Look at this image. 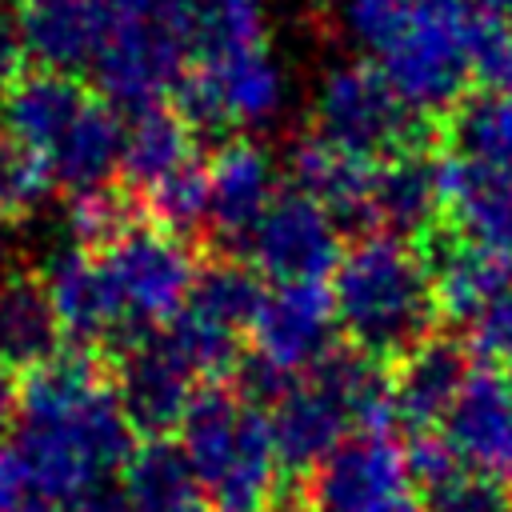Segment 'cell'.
<instances>
[{
    "label": "cell",
    "mask_w": 512,
    "mask_h": 512,
    "mask_svg": "<svg viewBox=\"0 0 512 512\" xmlns=\"http://www.w3.org/2000/svg\"><path fill=\"white\" fill-rule=\"evenodd\" d=\"M372 512H424V500H412V496H392V500H384L380 508H372Z\"/></svg>",
    "instance_id": "obj_42"
},
{
    "label": "cell",
    "mask_w": 512,
    "mask_h": 512,
    "mask_svg": "<svg viewBox=\"0 0 512 512\" xmlns=\"http://www.w3.org/2000/svg\"><path fill=\"white\" fill-rule=\"evenodd\" d=\"M248 260L276 284H324L340 264L336 220L304 192H280L244 240Z\"/></svg>",
    "instance_id": "obj_9"
},
{
    "label": "cell",
    "mask_w": 512,
    "mask_h": 512,
    "mask_svg": "<svg viewBox=\"0 0 512 512\" xmlns=\"http://www.w3.org/2000/svg\"><path fill=\"white\" fill-rule=\"evenodd\" d=\"M60 320L52 312L44 276L32 268H12L0 276V360L8 368H40L60 356Z\"/></svg>",
    "instance_id": "obj_22"
},
{
    "label": "cell",
    "mask_w": 512,
    "mask_h": 512,
    "mask_svg": "<svg viewBox=\"0 0 512 512\" xmlns=\"http://www.w3.org/2000/svg\"><path fill=\"white\" fill-rule=\"evenodd\" d=\"M120 156H124V116L108 100L92 96L88 108L76 116V124L64 132V140L52 148L48 172L56 188H68V196H76L116 184Z\"/></svg>",
    "instance_id": "obj_21"
},
{
    "label": "cell",
    "mask_w": 512,
    "mask_h": 512,
    "mask_svg": "<svg viewBox=\"0 0 512 512\" xmlns=\"http://www.w3.org/2000/svg\"><path fill=\"white\" fill-rule=\"evenodd\" d=\"M464 352L476 356L488 372L492 368L512 372V292L488 300L480 312L464 320Z\"/></svg>",
    "instance_id": "obj_34"
},
{
    "label": "cell",
    "mask_w": 512,
    "mask_h": 512,
    "mask_svg": "<svg viewBox=\"0 0 512 512\" xmlns=\"http://www.w3.org/2000/svg\"><path fill=\"white\" fill-rule=\"evenodd\" d=\"M152 20L192 64H212L268 44L264 0H156Z\"/></svg>",
    "instance_id": "obj_16"
},
{
    "label": "cell",
    "mask_w": 512,
    "mask_h": 512,
    "mask_svg": "<svg viewBox=\"0 0 512 512\" xmlns=\"http://www.w3.org/2000/svg\"><path fill=\"white\" fill-rule=\"evenodd\" d=\"M508 388H512V372H508Z\"/></svg>",
    "instance_id": "obj_44"
},
{
    "label": "cell",
    "mask_w": 512,
    "mask_h": 512,
    "mask_svg": "<svg viewBox=\"0 0 512 512\" xmlns=\"http://www.w3.org/2000/svg\"><path fill=\"white\" fill-rule=\"evenodd\" d=\"M116 500L120 512H212L180 444L172 440H148L128 456Z\"/></svg>",
    "instance_id": "obj_24"
},
{
    "label": "cell",
    "mask_w": 512,
    "mask_h": 512,
    "mask_svg": "<svg viewBox=\"0 0 512 512\" xmlns=\"http://www.w3.org/2000/svg\"><path fill=\"white\" fill-rule=\"evenodd\" d=\"M100 256L108 264V276H112L120 308H124V336L116 344H124L140 332L164 328L188 304V292L200 272L188 240H180L148 220Z\"/></svg>",
    "instance_id": "obj_7"
},
{
    "label": "cell",
    "mask_w": 512,
    "mask_h": 512,
    "mask_svg": "<svg viewBox=\"0 0 512 512\" xmlns=\"http://www.w3.org/2000/svg\"><path fill=\"white\" fill-rule=\"evenodd\" d=\"M336 324L368 360H404L428 340L436 292L428 260L396 236L372 232L356 240L332 272Z\"/></svg>",
    "instance_id": "obj_2"
},
{
    "label": "cell",
    "mask_w": 512,
    "mask_h": 512,
    "mask_svg": "<svg viewBox=\"0 0 512 512\" xmlns=\"http://www.w3.org/2000/svg\"><path fill=\"white\" fill-rule=\"evenodd\" d=\"M424 512H512V488L488 472L460 468L424 492Z\"/></svg>",
    "instance_id": "obj_33"
},
{
    "label": "cell",
    "mask_w": 512,
    "mask_h": 512,
    "mask_svg": "<svg viewBox=\"0 0 512 512\" xmlns=\"http://www.w3.org/2000/svg\"><path fill=\"white\" fill-rule=\"evenodd\" d=\"M456 156L512 172V92H480L452 116Z\"/></svg>",
    "instance_id": "obj_30"
},
{
    "label": "cell",
    "mask_w": 512,
    "mask_h": 512,
    "mask_svg": "<svg viewBox=\"0 0 512 512\" xmlns=\"http://www.w3.org/2000/svg\"><path fill=\"white\" fill-rule=\"evenodd\" d=\"M40 496L16 444H0V512H36Z\"/></svg>",
    "instance_id": "obj_37"
},
{
    "label": "cell",
    "mask_w": 512,
    "mask_h": 512,
    "mask_svg": "<svg viewBox=\"0 0 512 512\" xmlns=\"http://www.w3.org/2000/svg\"><path fill=\"white\" fill-rule=\"evenodd\" d=\"M184 72H188L184 52L152 16L116 24L92 64L100 100H108L120 116H136L164 104Z\"/></svg>",
    "instance_id": "obj_11"
},
{
    "label": "cell",
    "mask_w": 512,
    "mask_h": 512,
    "mask_svg": "<svg viewBox=\"0 0 512 512\" xmlns=\"http://www.w3.org/2000/svg\"><path fill=\"white\" fill-rule=\"evenodd\" d=\"M420 0H344V20L364 48H380Z\"/></svg>",
    "instance_id": "obj_35"
},
{
    "label": "cell",
    "mask_w": 512,
    "mask_h": 512,
    "mask_svg": "<svg viewBox=\"0 0 512 512\" xmlns=\"http://www.w3.org/2000/svg\"><path fill=\"white\" fill-rule=\"evenodd\" d=\"M296 192L316 200L332 220H372V180L376 160L352 156L320 136H308L292 148Z\"/></svg>",
    "instance_id": "obj_23"
},
{
    "label": "cell",
    "mask_w": 512,
    "mask_h": 512,
    "mask_svg": "<svg viewBox=\"0 0 512 512\" xmlns=\"http://www.w3.org/2000/svg\"><path fill=\"white\" fill-rule=\"evenodd\" d=\"M104 4V12L116 20V24H124V20H144V16H152V8H156V0H100Z\"/></svg>",
    "instance_id": "obj_40"
},
{
    "label": "cell",
    "mask_w": 512,
    "mask_h": 512,
    "mask_svg": "<svg viewBox=\"0 0 512 512\" xmlns=\"http://www.w3.org/2000/svg\"><path fill=\"white\" fill-rule=\"evenodd\" d=\"M268 428H272V444H276V460L280 472L308 480L340 440H348L356 432L352 412L344 404V396L328 384V376H320L316 368L304 372L300 380H292L268 412ZM296 480V484H300Z\"/></svg>",
    "instance_id": "obj_13"
},
{
    "label": "cell",
    "mask_w": 512,
    "mask_h": 512,
    "mask_svg": "<svg viewBox=\"0 0 512 512\" xmlns=\"http://www.w3.org/2000/svg\"><path fill=\"white\" fill-rule=\"evenodd\" d=\"M404 480V448L388 432H352L288 500L300 512H372L400 496Z\"/></svg>",
    "instance_id": "obj_10"
},
{
    "label": "cell",
    "mask_w": 512,
    "mask_h": 512,
    "mask_svg": "<svg viewBox=\"0 0 512 512\" xmlns=\"http://www.w3.org/2000/svg\"><path fill=\"white\" fill-rule=\"evenodd\" d=\"M332 328H336L332 288L276 284L264 292L260 312L248 328L256 348L252 360H260L280 376H292V372L304 376L332 352Z\"/></svg>",
    "instance_id": "obj_12"
},
{
    "label": "cell",
    "mask_w": 512,
    "mask_h": 512,
    "mask_svg": "<svg viewBox=\"0 0 512 512\" xmlns=\"http://www.w3.org/2000/svg\"><path fill=\"white\" fill-rule=\"evenodd\" d=\"M468 352L452 340H424L412 348L392 372V404L396 416L412 432H432V424L448 420L464 380H468Z\"/></svg>",
    "instance_id": "obj_20"
},
{
    "label": "cell",
    "mask_w": 512,
    "mask_h": 512,
    "mask_svg": "<svg viewBox=\"0 0 512 512\" xmlns=\"http://www.w3.org/2000/svg\"><path fill=\"white\" fill-rule=\"evenodd\" d=\"M196 160V132L180 120L172 104H156L148 112L124 116V156H120V184L136 196L168 180L172 172Z\"/></svg>",
    "instance_id": "obj_25"
},
{
    "label": "cell",
    "mask_w": 512,
    "mask_h": 512,
    "mask_svg": "<svg viewBox=\"0 0 512 512\" xmlns=\"http://www.w3.org/2000/svg\"><path fill=\"white\" fill-rule=\"evenodd\" d=\"M436 212H440V180H436V164L420 148H404L376 164L372 220L384 228V236L408 240L424 232Z\"/></svg>",
    "instance_id": "obj_26"
},
{
    "label": "cell",
    "mask_w": 512,
    "mask_h": 512,
    "mask_svg": "<svg viewBox=\"0 0 512 512\" xmlns=\"http://www.w3.org/2000/svg\"><path fill=\"white\" fill-rule=\"evenodd\" d=\"M440 208L460 240L512 256V172L448 156L436 164Z\"/></svg>",
    "instance_id": "obj_19"
},
{
    "label": "cell",
    "mask_w": 512,
    "mask_h": 512,
    "mask_svg": "<svg viewBox=\"0 0 512 512\" xmlns=\"http://www.w3.org/2000/svg\"><path fill=\"white\" fill-rule=\"evenodd\" d=\"M276 196V168L260 144L244 136L220 144L208 164V232L224 248H244Z\"/></svg>",
    "instance_id": "obj_15"
},
{
    "label": "cell",
    "mask_w": 512,
    "mask_h": 512,
    "mask_svg": "<svg viewBox=\"0 0 512 512\" xmlns=\"http://www.w3.org/2000/svg\"><path fill=\"white\" fill-rule=\"evenodd\" d=\"M472 0H420L376 48V68L416 112H444L472 80V44L480 32Z\"/></svg>",
    "instance_id": "obj_4"
},
{
    "label": "cell",
    "mask_w": 512,
    "mask_h": 512,
    "mask_svg": "<svg viewBox=\"0 0 512 512\" xmlns=\"http://www.w3.org/2000/svg\"><path fill=\"white\" fill-rule=\"evenodd\" d=\"M144 204L128 184H104L92 192H76L68 204V228H72V244L88 248V252H108L112 244H120L132 228H140Z\"/></svg>",
    "instance_id": "obj_29"
},
{
    "label": "cell",
    "mask_w": 512,
    "mask_h": 512,
    "mask_svg": "<svg viewBox=\"0 0 512 512\" xmlns=\"http://www.w3.org/2000/svg\"><path fill=\"white\" fill-rule=\"evenodd\" d=\"M132 436L112 368L96 352H60L24 376L16 452L32 472L40 504L80 512L108 492V480L136 452Z\"/></svg>",
    "instance_id": "obj_1"
},
{
    "label": "cell",
    "mask_w": 512,
    "mask_h": 512,
    "mask_svg": "<svg viewBox=\"0 0 512 512\" xmlns=\"http://www.w3.org/2000/svg\"><path fill=\"white\" fill-rule=\"evenodd\" d=\"M316 136L376 160L420 144V116L396 96L376 64H340L324 76L316 92Z\"/></svg>",
    "instance_id": "obj_5"
},
{
    "label": "cell",
    "mask_w": 512,
    "mask_h": 512,
    "mask_svg": "<svg viewBox=\"0 0 512 512\" xmlns=\"http://www.w3.org/2000/svg\"><path fill=\"white\" fill-rule=\"evenodd\" d=\"M288 80L272 48H248L212 64H188L172 88V108L192 132L264 124L284 108Z\"/></svg>",
    "instance_id": "obj_6"
},
{
    "label": "cell",
    "mask_w": 512,
    "mask_h": 512,
    "mask_svg": "<svg viewBox=\"0 0 512 512\" xmlns=\"http://www.w3.org/2000/svg\"><path fill=\"white\" fill-rule=\"evenodd\" d=\"M268 288H260V276L240 264V260H212L196 272V284L188 292V312L232 332V336H244L260 312V300H264Z\"/></svg>",
    "instance_id": "obj_28"
},
{
    "label": "cell",
    "mask_w": 512,
    "mask_h": 512,
    "mask_svg": "<svg viewBox=\"0 0 512 512\" xmlns=\"http://www.w3.org/2000/svg\"><path fill=\"white\" fill-rule=\"evenodd\" d=\"M52 188H56V180H52L48 164L36 152L0 136V228L28 224L44 208Z\"/></svg>",
    "instance_id": "obj_32"
},
{
    "label": "cell",
    "mask_w": 512,
    "mask_h": 512,
    "mask_svg": "<svg viewBox=\"0 0 512 512\" xmlns=\"http://www.w3.org/2000/svg\"><path fill=\"white\" fill-rule=\"evenodd\" d=\"M280 512H300V508H296L292 500H284V508H280Z\"/></svg>",
    "instance_id": "obj_43"
},
{
    "label": "cell",
    "mask_w": 512,
    "mask_h": 512,
    "mask_svg": "<svg viewBox=\"0 0 512 512\" xmlns=\"http://www.w3.org/2000/svg\"><path fill=\"white\" fill-rule=\"evenodd\" d=\"M28 72V44L16 0H0V96Z\"/></svg>",
    "instance_id": "obj_38"
},
{
    "label": "cell",
    "mask_w": 512,
    "mask_h": 512,
    "mask_svg": "<svg viewBox=\"0 0 512 512\" xmlns=\"http://www.w3.org/2000/svg\"><path fill=\"white\" fill-rule=\"evenodd\" d=\"M180 452L212 512H276L280 460L268 416L240 388L204 384L184 412Z\"/></svg>",
    "instance_id": "obj_3"
},
{
    "label": "cell",
    "mask_w": 512,
    "mask_h": 512,
    "mask_svg": "<svg viewBox=\"0 0 512 512\" xmlns=\"http://www.w3.org/2000/svg\"><path fill=\"white\" fill-rule=\"evenodd\" d=\"M108 368L128 428L148 440H168V432L184 424V412L200 392L196 372L168 344L164 328L116 344Z\"/></svg>",
    "instance_id": "obj_8"
},
{
    "label": "cell",
    "mask_w": 512,
    "mask_h": 512,
    "mask_svg": "<svg viewBox=\"0 0 512 512\" xmlns=\"http://www.w3.org/2000/svg\"><path fill=\"white\" fill-rule=\"evenodd\" d=\"M92 88L80 76L28 68L4 96H0V136L36 152L44 164L76 116L88 108Z\"/></svg>",
    "instance_id": "obj_17"
},
{
    "label": "cell",
    "mask_w": 512,
    "mask_h": 512,
    "mask_svg": "<svg viewBox=\"0 0 512 512\" xmlns=\"http://www.w3.org/2000/svg\"><path fill=\"white\" fill-rule=\"evenodd\" d=\"M432 272V292H436V312L452 316V320H468L472 312H480L488 300L512 292V256L508 252H492L468 240H448L436 260L428 264Z\"/></svg>",
    "instance_id": "obj_27"
},
{
    "label": "cell",
    "mask_w": 512,
    "mask_h": 512,
    "mask_svg": "<svg viewBox=\"0 0 512 512\" xmlns=\"http://www.w3.org/2000/svg\"><path fill=\"white\" fill-rule=\"evenodd\" d=\"M404 464H408V480H416L420 492H428L440 480H448L452 472H460V456L436 432H412V440L404 448Z\"/></svg>",
    "instance_id": "obj_36"
},
{
    "label": "cell",
    "mask_w": 512,
    "mask_h": 512,
    "mask_svg": "<svg viewBox=\"0 0 512 512\" xmlns=\"http://www.w3.org/2000/svg\"><path fill=\"white\" fill-rule=\"evenodd\" d=\"M40 276L64 344H76V352H96L100 344L116 348V340L124 336V308L104 256L80 244H64Z\"/></svg>",
    "instance_id": "obj_14"
},
{
    "label": "cell",
    "mask_w": 512,
    "mask_h": 512,
    "mask_svg": "<svg viewBox=\"0 0 512 512\" xmlns=\"http://www.w3.org/2000/svg\"><path fill=\"white\" fill-rule=\"evenodd\" d=\"M472 4H476L480 16H488V20L504 24V28H512V0H472Z\"/></svg>",
    "instance_id": "obj_41"
},
{
    "label": "cell",
    "mask_w": 512,
    "mask_h": 512,
    "mask_svg": "<svg viewBox=\"0 0 512 512\" xmlns=\"http://www.w3.org/2000/svg\"><path fill=\"white\" fill-rule=\"evenodd\" d=\"M148 224L188 240L196 232L208 228V164L192 160L188 168L172 172L168 180H160L156 188H148L140 196Z\"/></svg>",
    "instance_id": "obj_31"
},
{
    "label": "cell",
    "mask_w": 512,
    "mask_h": 512,
    "mask_svg": "<svg viewBox=\"0 0 512 512\" xmlns=\"http://www.w3.org/2000/svg\"><path fill=\"white\" fill-rule=\"evenodd\" d=\"M20 412V384H16V368H8L0 360V428Z\"/></svg>",
    "instance_id": "obj_39"
},
{
    "label": "cell",
    "mask_w": 512,
    "mask_h": 512,
    "mask_svg": "<svg viewBox=\"0 0 512 512\" xmlns=\"http://www.w3.org/2000/svg\"><path fill=\"white\" fill-rule=\"evenodd\" d=\"M16 12L28 60H36V68L68 76L92 68L116 28L100 0H16Z\"/></svg>",
    "instance_id": "obj_18"
}]
</instances>
